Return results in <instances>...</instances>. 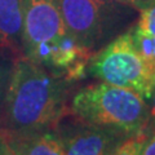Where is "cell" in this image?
<instances>
[{
  "label": "cell",
  "instance_id": "7c38bea8",
  "mask_svg": "<svg viewBox=\"0 0 155 155\" xmlns=\"http://www.w3.org/2000/svg\"><path fill=\"white\" fill-rule=\"evenodd\" d=\"M12 64H13V61L0 56V118H2L4 100H5V94L8 89L9 78H11Z\"/></svg>",
  "mask_w": 155,
  "mask_h": 155
},
{
  "label": "cell",
  "instance_id": "5bb4252c",
  "mask_svg": "<svg viewBox=\"0 0 155 155\" xmlns=\"http://www.w3.org/2000/svg\"><path fill=\"white\" fill-rule=\"evenodd\" d=\"M146 102L149 106V122H147L146 132H149V130H155V87L153 88L151 94H150Z\"/></svg>",
  "mask_w": 155,
  "mask_h": 155
},
{
  "label": "cell",
  "instance_id": "8fae6325",
  "mask_svg": "<svg viewBox=\"0 0 155 155\" xmlns=\"http://www.w3.org/2000/svg\"><path fill=\"white\" fill-rule=\"evenodd\" d=\"M137 27L147 34L155 36V0H151L145 8L140 11Z\"/></svg>",
  "mask_w": 155,
  "mask_h": 155
},
{
  "label": "cell",
  "instance_id": "9a60e30c",
  "mask_svg": "<svg viewBox=\"0 0 155 155\" xmlns=\"http://www.w3.org/2000/svg\"><path fill=\"white\" fill-rule=\"evenodd\" d=\"M106 2L122 4V5L130 7V8H134V9H138V11H141V9L146 7L147 4L151 2V0H106Z\"/></svg>",
  "mask_w": 155,
  "mask_h": 155
},
{
  "label": "cell",
  "instance_id": "4fadbf2b",
  "mask_svg": "<svg viewBox=\"0 0 155 155\" xmlns=\"http://www.w3.org/2000/svg\"><path fill=\"white\" fill-rule=\"evenodd\" d=\"M140 155H155V130L146 132V138L142 143Z\"/></svg>",
  "mask_w": 155,
  "mask_h": 155
},
{
  "label": "cell",
  "instance_id": "277c9868",
  "mask_svg": "<svg viewBox=\"0 0 155 155\" xmlns=\"http://www.w3.org/2000/svg\"><path fill=\"white\" fill-rule=\"evenodd\" d=\"M23 56L47 67L54 45L67 30L54 0H22Z\"/></svg>",
  "mask_w": 155,
  "mask_h": 155
},
{
  "label": "cell",
  "instance_id": "9c48e42d",
  "mask_svg": "<svg viewBox=\"0 0 155 155\" xmlns=\"http://www.w3.org/2000/svg\"><path fill=\"white\" fill-rule=\"evenodd\" d=\"M130 34L136 51L153 74L155 71V36L140 30L137 26L130 30Z\"/></svg>",
  "mask_w": 155,
  "mask_h": 155
},
{
  "label": "cell",
  "instance_id": "8992f818",
  "mask_svg": "<svg viewBox=\"0 0 155 155\" xmlns=\"http://www.w3.org/2000/svg\"><path fill=\"white\" fill-rule=\"evenodd\" d=\"M64 155H110L122 143L125 136L83 122L69 111L54 127Z\"/></svg>",
  "mask_w": 155,
  "mask_h": 155
},
{
  "label": "cell",
  "instance_id": "7a4b0ae2",
  "mask_svg": "<svg viewBox=\"0 0 155 155\" xmlns=\"http://www.w3.org/2000/svg\"><path fill=\"white\" fill-rule=\"evenodd\" d=\"M67 111L83 122L132 137L146 132L149 106L136 92L105 81L72 96Z\"/></svg>",
  "mask_w": 155,
  "mask_h": 155
},
{
  "label": "cell",
  "instance_id": "2e32d148",
  "mask_svg": "<svg viewBox=\"0 0 155 155\" xmlns=\"http://www.w3.org/2000/svg\"><path fill=\"white\" fill-rule=\"evenodd\" d=\"M0 155H16L13 150L11 149V146H9L5 136L2 132H0Z\"/></svg>",
  "mask_w": 155,
  "mask_h": 155
},
{
  "label": "cell",
  "instance_id": "ba28073f",
  "mask_svg": "<svg viewBox=\"0 0 155 155\" xmlns=\"http://www.w3.org/2000/svg\"><path fill=\"white\" fill-rule=\"evenodd\" d=\"M2 133L16 155H64V149L54 129L27 134Z\"/></svg>",
  "mask_w": 155,
  "mask_h": 155
},
{
  "label": "cell",
  "instance_id": "5b68a950",
  "mask_svg": "<svg viewBox=\"0 0 155 155\" xmlns=\"http://www.w3.org/2000/svg\"><path fill=\"white\" fill-rule=\"evenodd\" d=\"M67 32L93 53L106 38L111 21L110 2L106 0H54Z\"/></svg>",
  "mask_w": 155,
  "mask_h": 155
},
{
  "label": "cell",
  "instance_id": "30bf717a",
  "mask_svg": "<svg viewBox=\"0 0 155 155\" xmlns=\"http://www.w3.org/2000/svg\"><path fill=\"white\" fill-rule=\"evenodd\" d=\"M145 138H146V132L125 138L110 155H140Z\"/></svg>",
  "mask_w": 155,
  "mask_h": 155
},
{
  "label": "cell",
  "instance_id": "e0dca14e",
  "mask_svg": "<svg viewBox=\"0 0 155 155\" xmlns=\"http://www.w3.org/2000/svg\"><path fill=\"white\" fill-rule=\"evenodd\" d=\"M153 85L155 87V71L153 72Z\"/></svg>",
  "mask_w": 155,
  "mask_h": 155
},
{
  "label": "cell",
  "instance_id": "52a82bcc",
  "mask_svg": "<svg viewBox=\"0 0 155 155\" xmlns=\"http://www.w3.org/2000/svg\"><path fill=\"white\" fill-rule=\"evenodd\" d=\"M0 56L11 61L23 56L22 0H0Z\"/></svg>",
  "mask_w": 155,
  "mask_h": 155
},
{
  "label": "cell",
  "instance_id": "6da1fadb",
  "mask_svg": "<svg viewBox=\"0 0 155 155\" xmlns=\"http://www.w3.org/2000/svg\"><path fill=\"white\" fill-rule=\"evenodd\" d=\"M70 83L27 57L16 58L0 118V130L27 134L54 129L67 111Z\"/></svg>",
  "mask_w": 155,
  "mask_h": 155
},
{
  "label": "cell",
  "instance_id": "3957f363",
  "mask_svg": "<svg viewBox=\"0 0 155 155\" xmlns=\"http://www.w3.org/2000/svg\"><path fill=\"white\" fill-rule=\"evenodd\" d=\"M87 67L96 79L130 89L145 101L153 92V74L136 51L130 30L92 56Z\"/></svg>",
  "mask_w": 155,
  "mask_h": 155
}]
</instances>
